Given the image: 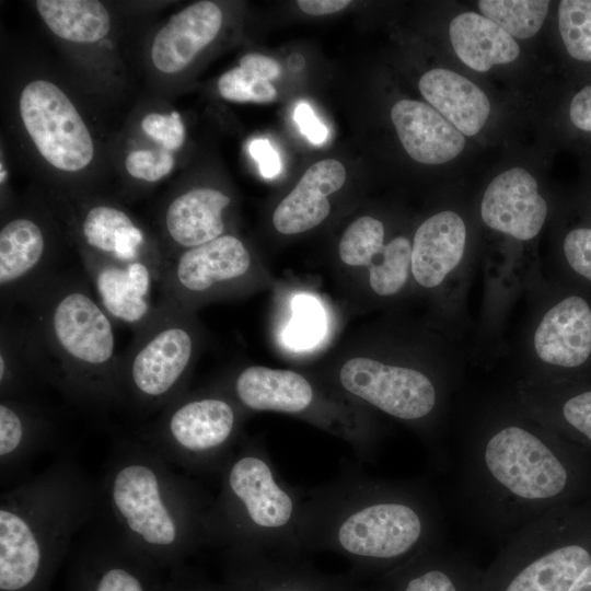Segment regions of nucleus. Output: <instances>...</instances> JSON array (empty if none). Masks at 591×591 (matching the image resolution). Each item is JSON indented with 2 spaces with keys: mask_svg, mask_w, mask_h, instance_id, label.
Returning a JSON list of instances; mask_svg holds the SVG:
<instances>
[{
  "mask_svg": "<svg viewBox=\"0 0 591 591\" xmlns=\"http://www.w3.org/2000/svg\"><path fill=\"white\" fill-rule=\"evenodd\" d=\"M239 66L268 81L277 79L281 72V67L277 60L256 53L244 55L240 59Z\"/></svg>",
  "mask_w": 591,
  "mask_h": 591,
  "instance_id": "nucleus-43",
  "label": "nucleus"
},
{
  "mask_svg": "<svg viewBox=\"0 0 591 591\" xmlns=\"http://www.w3.org/2000/svg\"><path fill=\"white\" fill-rule=\"evenodd\" d=\"M338 383L349 396L412 425L428 422L439 405V390L427 373L368 357L347 360Z\"/></svg>",
  "mask_w": 591,
  "mask_h": 591,
  "instance_id": "nucleus-10",
  "label": "nucleus"
},
{
  "mask_svg": "<svg viewBox=\"0 0 591 591\" xmlns=\"http://www.w3.org/2000/svg\"><path fill=\"white\" fill-rule=\"evenodd\" d=\"M449 36L459 59L477 72L510 63L520 55L515 39L479 13L463 12L454 16Z\"/></svg>",
  "mask_w": 591,
  "mask_h": 591,
  "instance_id": "nucleus-30",
  "label": "nucleus"
},
{
  "mask_svg": "<svg viewBox=\"0 0 591 591\" xmlns=\"http://www.w3.org/2000/svg\"><path fill=\"white\" fill-rule=\"evenodd\" d=\"M26 304L49 383L84 406L121 404L112 318L88 285L58 274Z\"/></svg>",
  "mask_w": 591,
  "mask_h": 591,
  "instance_id": "nucleus-3",
  "label": "nucleus"
},
{
  "mask_svg": "<svg viewBox=\"0 0 591 591\" xmlns=\"http://www.w3.org/2000/svg\"><path fill=\"white\" fill-rule=\"evenodd\" d=\"M546 0H480V14L495 22L514 39L533 37L542 27L548 10Z\"/></svg>",
  "mask_w": 591,
  "mask_h": 591,
  "instance_id": "nucleus-32",
  "label": "nucleus"
},
{
  "mask_svg": "<svg viewBox=\"0 0 591 591\" xmlns=\"http://www.w3.org/2000/svg\"><path fill=\"white\" fill-rule=\"evenodd\" d=\"M418 88L430 106L464 136H475L490 114L486 93L462 74L444 68L425 72Z\"/></svg>",
  "mask_w": 591,
  "mask_h": 591,
  "instance_id": "nucleus-28",
  "label": "nucleus"
},
{
  "mask_svg": "<svg viewBox=\"0 0 591 591\" xmlns=\"http://www.w3.org/2000/svg\"><path fill=\"white\" fill-rule=\"evenodd\" d=\"M483 570L438 544L378 578L375 591H479Z\"/></svg>",
  "mask_w": 591,
  "mask_h": 591,
  "instance_id": "nucleus-21",
  "label": "nucleus"
},
{
  "mask_svg": "<svg viewBox=\"0 0 591 591\" xmlns=\"http://www.w3.org/2000/svg\"><path fill=\"white\" fill-rule=\"evenodd\" d=\"M230 591H375L356 576H332L299 556L228 551Z\"/></svg>",
  "mask_w": 591,
  "mask_h": 591,
  "instance_id": "nucleus-15",
  "label": "nucleus"
},
{
  "mask_svg": "<svg viewBox=\"0 0 591 591\" xmlns=\"http://www.w3.org/2000/svg\"><path fill=\"white\" fill-rule=\"evenodd\" d=\"M296 318L289 328L288 339L296 346L310 345L321 333L320 310L305 298L296 304Z\"/></svg>",
  "mask_w": 591,
  "mask_h": 591,
  "instance_id": "nucleus-39",
  "label": "nucleus"
},
{
  "mask_svg": "<svg viewBox=\"0 0 591 591\" xmlns=\"http://www.w3.org/2000/svg\"><path fill=\"white\" fill-rule=\"evenodd\" d=\"M293 119L300 131L308 140L316 146L325 142L328 137V129L315 115L312 107L306 102H300L293 112Z\"/></svg>",
  "mask_w": 591,
  "mask_h": 591,
  "instance_id": "nucleus-40",
  "label": "nucleus"
},
{
  "mask_svg": "<svg viewBox=\"0 0 591 591\" xmlns=\"http://www.w3.org/2000/svg\"><path fill=\"white\" fill-rule=\"evenodd\" d=\"M252 268V257L234 235L220 237L172 256L158 282L161 297L193 311L200 300L234 288Z\"/></svg>",
  "mask_w": 591,
  "mask_h": 591,
  "instance_id": "nucleus-12",
  "label": "nucleus"
},
{
  "mask_svg": "<svg viewBox=\"0 0 591 591\" xmlns=\"http://www.w3.org/2000/svg\"><path fill=\"white\" fill-rule=\"evenodd\" d=\"M58 275L48 235L40 222L15 217L0 230L1 303H27Z\"/></svg>",
  "mask_w": 591,
  "mask_h": 591,
  "instance_id": "nucleus-14",
  "label": "nucleus"
},
{
  "mask_svg": "<svg viewBox=\"0 0 591 591\" xmlns=\"http://www.w3.org/2000/svg\"><path fill=\"white\" fill-rule=\"evenodd\" d=\"M567 524L555 508L508 535L479 591H568L591 564V548L570 538Z\"/></svg>",
  "mask_w": 591,
  "mask_h": 591,
  "instance_id": "nucleus-9",
  "label": "nucleus"
},
{
  "mask_svg": "<svg viewBox=\"0 0 591 591\" xmlns=\"http://www.w3.org/2000/svg\"><path fill=\"white\" fill-rule=\"evenodd\" d=\"M493 424L470 452L468 474L487 520L509 533L555 509L570 471L545 426L534 419Z\"/></svg>",
  "mask_w": 591,
  "mask_h": 591,
  "instance_id": "nucleus-5",
  "label": "nucleus"
},
{
  "mask_svg": "<svg viewBox=\"0 0 591 591\" xmlns=\"http://www.w3.org/2000/svg\"><path fill=\"white\" fill-rule=\"evenodd\" d=\"M189 591H210V590L207 589V587H198V586H197L196 588H194V589H192V590H189Z\"/></svg>",
  "mask_w": 591,
  "mask_h": 591,
  "instance_id": "nucleus-46",
  "label": "nucleus"
},
{
  "mask_svg": "<svg viewBox=\"0 0 591 591\" xmlns=\"http://www.w3.org/2000/svg\"><path fill=\"white\" fill-rule=\"evenodd\" d=\"M243 408L225 392L183 393L163 408L139 440L170 465L219 473L239 443Z\"/></svg>",
  "mask_w": 591,
  "mask_h": 591,
  "instance_id": "nucleus-8",
  "label": "nucleus"
},
{
  "mask_svg": "<svg viewBox=\"0 0 591 591\" xmlns=\"http://www.w3.org/2000/svg\"><path fill=\"white\" fill-rule=\"evenodd\" d=\"M568 114L576 129L591 134V84L583 86L572 96Z\"/></svg>",
  "mask_w": 591,
  "mask_h": 591,
  "instance_id": "nucleus-42",
  "label": "nucleus"
},
{
  "mask_svg": "<svg viewBox=\"0 0 591 591\" xmlns=\"http://www.w3.org/2000/svg\"><path fill=\"white\" fill-rule=\"evenodd\" d=\"M53 422L35 398H0L1 479L18 473L53 437Z\"/></svg>",
  "mask_w": 591,
  "mask_h": 591,
  "instance_id": "nucleus-27",
  "label": "nucleus"
},
{
  "mask_svg": "<svg viewBox=\"0 0 591 591\" xmlns=\"http://www.w3.org/2000/svg\"><path fill=\"white\" fill-rule=\"evenodd\" d=\"M36 8L50 31L74 43H95L111 28L106 8L96 0H37Z\"/></svg>",
  "mask_w": 591,
  "mask_h": 591,
  "instance_id": "nucleus-31",
  "label": "nucleus"
},
{
  "mask_svg": "<svg viewBox=\"0 0 591 591\" xmlns=\"http://www.w3.org/2000/svg\"><path fill=\"white\" fill-rule=\"evenodd\" d=\"M230 202L228 195L209 187L192 188L174 197L163 216L170 245L181 253L223 235V213Z\"/></svg>",
  "mask_w": 591,
  "mask_h": 591,
  "instance_id": "nucleus-26",
  "label": "nucleus"
},
{
  "mask_svg": "<svg viewBox=\"0 0 591 591\" xmlns=\"http://www.w3.org/2000/svg\"><path fill=\"white\" fill-rule=\"evenodd\" d=\"M218 90L223 99L237 103H270L277 99L270 81L240 66L221 74Z\"/></svg>",
  "mask_w": 591,
  "mask_h": 591,
  "instance_id": "nucleus-35",
  "label": "nucleus"
},
{
  "mask_svg": "<svg viewBox=\"0 0 591 591\" xmlns=\"http://www.w3.org/2000/svg\"><path fill=\"white\" fill-rule=\"evenodd\" d=\"M222 22L221 9L211 1H198L175 13L153 39V65L164 73L183 70L216 38Z\"/></svg>",
  "mask_w": 591,
  "mask_h": 591,
  "instance_id": "nucleus-24",
  "label": "nucleus"
},
{
  "mask_svg": "<svg viewBox=\"0 0 591 591\" xmlns=\"http://www.w3.org/2000/svg\"><path fill=\"white\" fill-rule=\"evenodd\" d=\"M391 119L406 153L422 164H443L465 147V137L439 112L415 100L397 101Z\"/></svg>",
  "mask_w": 591,
  "mask_h": 591,
  "instance_id": "nucleus-22",
  "label": "nucleus"
},
{
  "mask_svg": "<svg viewBox=\"0 0 591 591\" xmlns=\"http://www.w3.org/2000/svg\"><path fill=\"white\" fill-rule=\"evenodd\" d=\"M97 494L104 520L149 559L174 561L208 544L213 498L140 440L114 445Z\"/></svg>",
  "mask_w": 591,
  "mask_h": 591,
  "instance_id": "nucleus-2",
  "label": "nucleus"
},
{
  "mask_svg": "<svg viewBox=\"0 0 591 591\" xmlns=\"http://www.w3.org/2000/svg\"><path fill=\"white\" fill-rule=\"evenodd\" d=\"M82 251L84 270L106 313L135 331L151 315L153 282L159 275L142 260L117 262Z\"/></svg>",
  "mask_w": 591,
  "mask_h": 591,
  "instance_id": "nucleus-17",
  "label": "nucleus"
},
{
  "mask_svg": "<svg viewBox=\"0 0 591 591\" xmlns=\"http://www.w3.org/2000/svg\"><path fill=\"white\" fill-rule=\"evenodd\" d=\"M97 488L68 457L1 494L0 589H32L93 519Z\"/></svg>",
  "mask_w": 591,
  "mask_h": 591,
  "instance_id": "nucleus-4",
  "label": "nucleus"
},
{
  "mask_svg": "<svg viewBox=\"0 0 591 591\" xmlns=\"http://www.w3.org/2000/svg\"><path fill=\"white\" fill-rule=\"evenodd\" d=\"M558 28L569 56L591 62V0H561Z\"/></svg>",
  "mask_w": 591,
  "mask_h": 591,
  "instance_id": "nucleus-34",
  "label": "nucleus"
},
{
  "mask_svg": "<svg viewBox=\"0 0 591 591\" xmlns=\"http://www.w3.org/2000/svg\"><path fill=\"white\" fill-rule=\"evenodd\" d=\"M173 165V155L167 150L159 152L137 150L126 158V169L129 175L147 182L161 179L172 171Z\"/></svg>",
  "mask_w": 591,
  "mask_h": 591,
  "instance_id": "nucleus-36",
  "label": "nucleus"
},
{
  "mask_svg": "<svg viewBox=\"0 0 591 591\" xmlns=\"http://www.w3.org/2000/svg\"><path fill=\"white\" fill-rule=\"evenodd\" d=\"M345 181L346 170L339 161L326 159L312 164L276 207L273 215L276 230L297 234L321 224L331 212L327 196L340 189Z\"/></svg>",
  "mask_w": 591,
  "mask_h": 591,
  "instance_id": "nucleus-25",
  "label": "nucleus"
},
{
  "mask_svg": "<svg viewBox=\"0 0 591 591\" xmlns=\"http://www.w3.org/2000/svg\"><path fill=\"white\" fill-rule=\"evenodd\" d=\"M384 234L380 220L362 216L344 232L338 254L346 265L368 269L371 289L376 294L391 297L402 291L412 275V242L398 235L384 243Z\"/></svg>",
  "mask_w": 591,
  "mask_h": 591,
  "instance_id": "nucleus-16",
  "label": "nucleus"
},
{
  "mask_svg": "<svg viewBox=\"0 0 591 591\" xmlns=\"http://www.w3.org/2000/svg\"><path fill=\"white\" fill-rule=\"evenodd\" d=\"M189 310L161 297L120 355L121 404L140 413L162 410L185 393L197 351Z\"/></svg>",
  "mask_w": 591,
  "mask_h": 591,
  "instance_id": "nucleus-7",
  "label": "nucleus"
},
{
  "mask_svg": "<svg viewBox=\"0 0 591 591\" xmlns=\"http://www.w3.org/2000/svg\"><path fill=\"white\" fill-rule=\"evenodd\" d=\"M299 8L310 15H325L344 10L350 4L349 0H299Z\"/></svg>",
  "mask_w": 591,
  "mask_h": 591,
  "instance_id": "nucleus-44",
  "label": "nucleus"
},
{
  "mask_svg": "<svg viewBox=\"0 0 591 591\" xmlns=\"http://www.w3.org/2000/svg\"><path fill=\"white\" fill-rule=\"evenodd\" d=\"M568 591H591V564L581 572Z\"/></svg>",
  "mask_w": 591,
  "mask_h": 591,
  "instance_id": "nucleus-45",
  "label": "nucleus"
},
{
  "mask_svg": "<svg viewBox=\"0 0 591 591\" xmlns=\"http://www.w3.org/2000/svg\"><path fill=\"white\" fill-rule=\"evenodd\" d=\"M524 412L544 426L563 424L591 443V390L571 395L558 404L519 393Z\"/></svg>",
  "mask_w": 591,
  "mask_h": 591,
  "instance_id": "nucleus-33",
  "label": "nucleus"
},
{
  "mask_svg": "<svg viewBox=\"0 0 591 591\" xmlns=\"http://www.w3.org/2000/svg\"><path fill=\"white\" fill-rule=\"evenodd\" d=\"M20 115L39 153L68 172L84 169L93 159L92 137L70 99L56 84L36 80L20 97Z\"/></svg>",
  "mask_w": 591,
  "mask_h": 591,
  "instance_id": "nucleus-11",
  "label": "nucleus"
},
{
  "mask_svg": "<svg viewBox=\"0 0 591 591\" xmlns=\"http://www.w3.org/2000/svg\"><path fill=\"white\" fill-rule=\"evenodd\" d=\"M0 337V398H35V391L49 381L30 322L2 318Z\"/></svg>",
  "mask_w": 591,
  "mask_h": 591,
  "instance_id": "nucleus-29",
  "label": "nucleus"
},
{
  "mask_svg": "<svg viewBox=\"0 0 591 591\" xmlns=\"http://www.w3.org/2000/svg\"><path fill=\"white\" fill-rule=\"evenodd\" d=\"M304 551H325L378 578L440 544L439 514L427 489L371 478L354 470L304 493Z\"/></svg>",
  "mask_w": 591,
  "mask_h": 591,
  "instance_id": "nucleus-1",
  "label": "nucleus"
},
{
  "mask_svg": "<svg viewBox=\"0 0 591 591\" xmlns=\"http://www.w3.org/2000/svg\"><path fill=\"white\" fill-rule=\"evenodd\" d=\"M250 152L264 177L273 178L279 174L281 170L280 158L267 139L253 140L250 144Z\"/></svg>",
  "mask_w": 591,
  "mask_h": 591,
  "instance_id": "nucleus-41",
  "label": "nucleus"
},
{
  "mask_svg": "<svg viewBox=\"0 0 591 591\" xmlns=\"http://www.w3.org/2000/svg\"><path fill=\"white\" fill-rule=\"evenodd\" d=\"M563 250L569 266L591 281V228L570 230L564 239Z\"/></svg>",
  "mask_w": 591,
  "mask_h": 591,
  "instance_id": "nucleus-38",
  "label": "nucleus"
},
{
  "mask_svg": "<svg viewBox=\"0 0 591 591\" xmlns=\"http://www.w3.org/2000/svg\"><path fill=\"white\" fill-rule=\"evenodd\" d=\"M225 392L247 410L311 414L314 418L317 414L324 427L340 438L346 437L352 424L351 415L320 406L313 384L292 370L248 366L234 376Z\"/></svg>",
  "mask_w": 591,
  "mask_h": 591,
  "instance_id": "nucleus-13",
  "label": "nucleus"
},
{
  "mask_svg": "<svg viewBox=\"0 0 591 591\" xmlns=\"http://www.w3.org/2000/svg\"><path fill=\"white\" fill-rule=\"evenodd\" d=\"M83 251L117 262L142 260L159 275L167 263L165 254L149 246L146 233L118 207L91 206L80 220Z\"/></svg>",
  "mask_w": 591,
  "mask_h": 591,
  "instance_id": "nucleus-20",
  "label": "nucleus"
},
{
  "mask_svg": "<svg viewBox=\"0 0 591 591\" xmlns=\"http://www.w3.org/2000/svg\"><path fill=\"white\" fill-rule=\"evenodd\" d=\"M466 246V225L462 217L443 210L427 218L412 242L410 273L424 288H436L459 267Z\"/></svg>",
  "mask_w": 591,
  "mask_h": 591,
  "instance_id": "nucleus-23",
  "label": "nucleus"
},
{
  "mask_svg": "<svg viewBox=\"0 0 591 591\" xmlns=\"http://www.w3.org/2000/svg\"><path fill=\"white\" fill-rule=\"evenodd\" d=\"M533 350L547 366L576 368L591 355V308L579 296H569L549 308L533 334Z\"/></svg>",
  "mask_w": 591,
  "mask_h": 591,
  "instance_id": "nucleus-19",
  "label": "nucleus"
},
{
  "mask_svg": "<svg viewBox=\"0 0 591 591\" xmlns=\"http://www.w3.org/2000/svg\"><path fill=\"white\" fill-rule=\"evenodd\" d=\"M207 518L208 544L227 551L300 556L304 491L287 484L265 448L246 441L221 466Z\"/></svg>",
  "mask_w": 591,
  "mask_h": 591,
  "instance_id": "nucleus-6",
  "label": "nucleus"
},
{
  "mask_svg": "<svg viewBox=\"0 0 591 591\" xmlns=\"http://www.w3.org/2000/svg\"><path fill=\"white\" fill-rule=\"evenodd\" d=\"M548 212L535 177L522 167L497 175L480 201L484 223L519 241H530L542 230Z\"/></svg>",
  "mask_w": 591,
  "mask_h": 591,
  "instance_id": "nucleus-18",
  "label": "nucleus"
},
{
  "mask_svg": "<svg viewBox=\"0 0 591 591\" xmlns=\"http://www.w3.org/2000/svg\"><path fill=\"white\" fill-rule=\"evenodd\" d=\"M142 129L167 151L178 149L185 139L181 115L175 111L167 115L148 114L142 119Z\"/></svg>",
  "mask_w": 591,
  "mask_h": 591,
  "instance_id": "nucleus-37",
  "label": "nucleus"
}]
</instances>
